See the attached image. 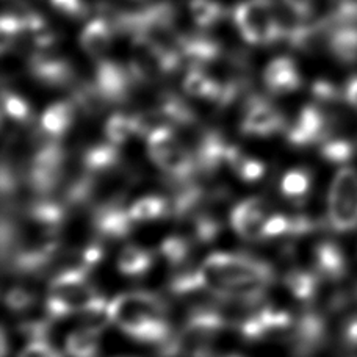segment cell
Instances as JSON below:
<instances>
[{
    "label": "cell",
    "instance_id": "obj_46",
    "mask_svg": "<svg viewBox=\"0 0 357 357\" xmlns=\"http://www.w3.org/2000/svg\"><path fill=\"white\" fill-rule=\"evenodd\" d=\"M342 340L348 351L357 349V314L349 317L342 328Z\"/></svg>",
    "mask_w": 357,
    "mask_h": 357
},
{
    "label": "cell",
    "instance_id": "obj_48",
    "mask_svg": "<svg viewBox=\"0 0 357 357\" xmlns=\"http://www.w3.org/2000/svg\"><path fill=\"white\" fill-rule=\"evenodd\" d=\"M345 96L349 104L357 108V75L353 79L348 80L347 88H345Z\"/></svg>",
    "mask_w": 357,
    "mask_h": 357
},
{
    "label": "cell",
    "instance_id": "obj_15",
    "mask_svg": "<svg viewBox=\"0 0 357 357\" xmlns=\"http://www.w3.org/2000/svg\"><path fill=\"white\" fill-rule=\"evenodd\" d=\"M293 326V318L285 310L274 309L271 305H266L254 314L248 315L240 323V334L243 339L251 342L264 340L265 337L271 335L279 331H287Z\"/></svg>",
    "mask_w": 357,
    "mask_h": 357
},
{
    "label": "cell",
    "instance_id": "obj_28",
    "mask_svg": "<svg viewBox=\"0 0 357 357\" xmlns=\"http://www.w3.org/2000/svg\"><path fill=\"white\" fill-rule=\"evenodd\" d=\"M100 331L84 328L74 331L66 339V353L71 357H98Z\"/></svg>",
    "mask_w": 357,
    "mask_h": 357
},
{
    "label": "cell",
    "instance_id": "obj_26",
    "mask_svg": "<svg viewBox=\"0 0 357 357\" xmlns=\"http://www.w3.org/2000/svg\"><path fill=\"white\" fill-rule=\"evenodd\" d=\"M152 264H154V257L148 250L129 245L119 254L118 270L127 278H142L151 270Z\"/></svg>",
    "mask_w": 357,
    "mask_h": 357
},
{
    "label": "cell",
    "instance_id": "obj_17",
    "mask_svg": "<svg viewBox=\"0 0 357 357\" xmlns=\"http://www.w3.org/2000/svg\"><path fill=\"white\" fill-rule=\"evenodd\" d=\"M315 273L326 280H340L347 276L348 264L342 248L331 240L320 241L314 251Z\"/></svg>",
    "mask_w": 357,
    "mask_h": 357
},
{
    "label": "cell",
    "instance_id": "obj_49",
    "mask_svg": "<svg viewBox=\"0 0 357 357\" xmlns=\"http://www.w3.org/2000/svg\"><path fill=\"white\" fill-rule=\"evenodd\" d=\"M8 354V337H6V331L3 329L2 334V357H6Z\"/></svg>",
    "mask_w": 357,
    "mask_h": 357
},
{
    "label": "cell",
    "instance_id": "obj_1",
    "mask_svg": "<svg viewBox=\"0 0 357 357\" xmlns=\"http://www.w3.org/2000/svg\"><path fill=\"white\" fill-rule=\"evenodd\" d=\"M199 270L207 290L222 301L245 305L262 303L266 289L276 279L270 264L246 252H215Z\"/></svg>",
    "mask_w": 357,
    "mask_h": 357
},
{
    "label": "cell",
    "instance_id": "obj_8",
    "mask_svg": "<svg viewBox=\"0 0 357 357\" xmlns=\"http://www.w3.org/2000/svg\"><path fill=\"white\" fill-rule=\"evenodd\" d=\"M94 85L107 105L124 104L138 84L130 69L116 61L100 60L96 66Z\"/></svg>",
    "mask_w": 357,
    "mask_h": 357
},
{
    "label": "cell",
    "instance_id": "obj_39",
    "mask_svg": "<svg viewBox=\"0 0 357 357\" xmlns=\"http://www.w3.org/2000/svg\"><path fill=\"white\" fill-rule=\"evenodd\" d=\"M293 237V216L271 215L268 216L264 227V238H280Z\"/></svg>",
    "mask_w": 357,
    "mask_h": 357
},
{
    "label": "cell",
    "instance_id": "obj_22",
    "mask_svg": "<svg viewBox=\"0 0 357 357\" xmlns=\"http://www.w3.org/2000/svg\"><path fill=\"white\" fill-rule=\"evenodd\" d=\"M121 160L119 146L113 143H99L88 148L82 155V167L89 174L100 176L116 168Z\"/></svg>",
    "mask_w": 357,
    "mask_h": 357
},
{
    "label": "cell",
    "instance_id": "obj_2",
    "mask_svg": "<svg viewBox=\"0 0 357 357\" xmlns=\"http://www.w3.org/2000/svg\"><path fill=\"white\" fill-rule=\"evenodd\" d=\"M108 317L137 342L163 345L173 337L167 321V304L151 291L137 290L112 299L108 303Z\"/></svg>",
    "mask_w": 357,
    "mask_h": 357
},
{
    "label": "cell",
    "instance_id": "obj_21",
    "mask_svg": "<svg viewBox=\"0 0 357 357\" xmlns=\"http://www.w3.org/2000/svg\"><path fill=\"white\" fill-rule=\"evenodd\" d=\"M329 47L343 63L357 61V25L356 22H340L328 27Z\"/></svg>",
    "mask_w": 357,
    "mask_h": 357
},
{
    "label": "cell",
    "instance_id": "obj_5",
    "mask_svg": "<svg viewBox=\"0 0 357 357\" xmlns=\"http://www.w3.org/2000/svg\"><path fill=\"white\" fill-rule=\"evenodd\" d=\"M66 152L60 139L44 135L38 139L36 148L25 167V182L38 197H49L60 187L65 174Z\"/></svg>",
    "mask_w": 357,
    "mask_h": 357
},
{
    "label": "cell",
    "instance_id": "obj_36",
    "mask_svg": "<svg viewBox=\"0 0 357 357\" xmlns=\"http://www.w3.org/2000/svg\"><path fill=\"white\" fill-rule=\"evenodd\" d=\"M197 290H207L199 268L193 271H183L169 280V291L174 295H188Z\"/></svg>",
    "mask_w": 357,
    "mask_h": 357
},
{
    "label": "cell",
    "instance_id": "obj_11",
    "mask_svg": "<svg viewBox=\"0 0 357 357\" xmlns=\"http://www.w3.org/2000/svg\"><path fill=\"white\" fill-rule=\"evenodd\" d=\"M238 146L226 142V138L216 130H206L201 133L196 143V149L193 152L197 174L210 176L221 169L222 167H229L232 154Z\"/></svg>",
    "mask_w": 357,
    "mask_h": 357
},
{
    "label": "cell",
    "instance_id": "obj_31",
    "mask_svg": "<svg viewBox=\"0 0 357 357\" xmlns=\"http://www.w3.org/2000/svg\"><path fill=\"white\" fill-rule=\"evenodd\" d=\"M133 135H138L133 114L132 116H127V114L123 113L112 114L105 123L107 142L113 143L114 146H123Z\"/></svg>",
    "mask_w": 357,
    "mask_h": 357
},
{
    "label": "cell",
    "instance_id": "obj_18",
    "mask_svg": "<svg viewBox=\"0 0 357 357\" xmlns=\"http://www.w3.org/2000/svg\"><path fill=\"white\" fill-rule=\"evenodd\" d=\"M265 86L273 94H287L301 86L303 80L295 61L289 56H280L266 66L264 74Z\"/></svg>",
    "mask_w": 357,
    "mask_h": 357
},
{
    "label": "cell",
    "instance_id": "obj_9",
    "mask_svg": "<svg viewBox=\"0 0 357 357\" xmlns=\"http://www.w3.org/2000/svg\"><path fill=\"white\" fill-rule=\"evenodd\" d=\"M241 133L248 137H271L287 130L284 114L262 96H252L246 102V110L241 121Z\"/></svg>",
    "mask_w": 357,
    "mask_h": 357
},
{
    "label": "cell",
    "instance_id": "obj_37",
    "mask_svg": "<svg viewBox=\"0 0 357 357\" xmlns=\"http://www.w3.org/2000/svg\"><path fill=\"white\" fill-rule=\"evenodd\" d=\"M221 231L220 221L213 215L208 213H196L193 221V234L195 240L199 243H210L213 241Z\"/></svg>",
    "mask_w": 357,
    "mask_h": 357
},
{
    "label": "cell",
    "instance_id": "obj_29",
    "mask_svg": "<svg viewBox=\"0 0 357 357\" xmlns=\"http://www.w3.org/2000/svg\"><path fill=\"white\" fill-rule=\"evenodd\" d=\"M169 213V202L162 196H144L132 204L129 215L133 222H144L163 218Z\"/></svg>",
    "mask_w": 357,
    "mask_h": 357
},
{
    "label": "cell",
    "instance_id": "obj_42",
    "mask_svg": "<svg viewBox=\"0 0 357 357\" xmlns=\"http://www.w3.org/2000/svg\"><path fill=\"white\" fill-rule=\"evenodd\" d=\"M104 259V248H102L100 241H93L89 243L79 256V264L75 266L82 268L85 271H91L96 265L100 264V260Z\"/></svg>",
    "mask_w": 357,
    "mask_h": 357
},
{
    "label": "cell",
    "instance_id": "obj_12",
    "mask_svg": "<svg viewBox=\"0 0 357 357\" xmlns=\"http://www.w3.org/2000/svg\"><path fill=\"white\" fill-rule=\"evenodd\" d=\"M328 339V324L324 315L309 310L299 317L291 328V349L298 357H309L321 349Z\"/></svg>",
    "mask_w": 357,
    "mask_h": 357
},
{
    "label": "cell",
    "instance_id": "obj_14",
    "mask_svg": "<svg viewBox=\"0 0 357 357\" xmlns=\"http://www.w3.org/2000/svg\"><path fill=\"white\" fill-rule=\"evenodd\" d=\"M30 73L40 84L50 88H66L75 85V73L68 61L52 54V49H38L31 55Z\"/></svg>",
    "mask_w": 357,
    "mask_h": 357
},
{
    "label": "cell",
    "instance_id": "obj_16",
    "mask_svg": "<svg viewBox=\"0 0 357 357\" xmlns=\"http://www.w3.org/2000/svg\"><path fill=\"white\" fill-rule=\"evenodd\" d=\"M268 220V206L260 197H250L238 202L231 212V225L240 237L264 240V227Z\"/></svg>",
    "mask_w": 357,
    "mask_h": 357
},
{
    "label": "cell",
    "instance_id": "obj_50",
    "mask_svg": "<svg viewBox=\"0 0 357 357\" xmlns=\"http://www.w3.org/2000/svg\"><path fill=\"white\" fill-rule=\"evenodd\" d=\"M259 2H262V3L268 5V6H273L274 3H276V0H259Z\"/></svg>",
    "mask_w": 357,
    "mask_h": 357
},
{
    "label": "cell",
    "instance_id": "obj_45",
    "mask_svg": "<svg viewBox=\"0 0 357 357\" xmlns=\"http://www.w3.org/2000/svg\"><path fill=\"white\" fill-rule=\"evenodd\" d=\"M54 8L71 17H80L86 15V5L84 0H50Z\"/></svg>",
    "mask_w": 357,
    "mask_h": 357
},
{
    "label": "cell",
    "instance_id": "obj_4",
    "mask_svg": "<svg viewBox=\"0 0 357 357\" xmlns=\"http://www.w3.org/2000/svg\"><path fill=\"white\" fill-rule=\"evenodd\" d=\"M151 160L176 185L191 182L197 174L195 155L185 148L169 124L157 127L148 135Z\"/></svg>",
    "mask_w": 357,
    "mask_h": 357
},
{
    "label": "cell",
    "instance_id": "obj_44",
    "mask_svg": "<svg viewBox=\"0 0 357 357\" xmlns=\"http://www.w3.org/2000/svg\"><path fill=\"white\" fill-rule=\"evenodd\" d=\"M19 357H63V354L59 349L50 347L46 340H36L25 347Z\"/></svg>",
    "mask_w": 357,
    "mask_h": 357
},
{
    "label": "cell",
    "instance_id": "obj_3",
    "mask_svg": "<svg viewBox=\"0 0 357 357\" xmlns=\"http://www.w3.org/2000/svg\"><path fill=\"white\" fill-rule=\"evenodd\" d=\"M88 271L79 266L63 270L50 280L46 299V315L50 320H61L74 314H82L89 303L99 295L89 284Z\"/></svg>",
    "mask_w": 357,
    "mask_h": 357
},
{
    "label": "cell",
    "instance_id": "obj_43",
    "mask_svg": "<svg viewBox=\"0 0 357 357\" xmlns=\"http://www.w3.org/2000/svg\"><path fill=\"white\" fill-rule=\"evenodd\" d=\"M312 93H314L315 100L320 102V104H335V102L340 100L339 88L326 80H318L312 86Z\"/></svg>",
    "mask_w": 357,
    "mask_h": 357
},
{
    "label": "cell",
    "instance_id": "obj_34",
    "mask_svg": "<svg viewBox=\"0 0 357 357\" xmlns=\"http://www.w3.org/2000/svg\"><path fill=\"white\" fill-rule=\"evenodd\" d=\"M2 108L3 116L16 121L19 124H27L31 119V110L27 100H24L21 96L3 89L2 93Z\"/></svg>",
    "mask_w": 357,
    "mask_h": 357
},
{
    "label": "cell",
    "instance_id": "obj_13",
    "mask_svg": "<svg viewBox=\"0 0 357 357\" xmlns=\"http://www.w3.org/2000/svg\"><path fill=\"white\" fill-rule=\"evenodd\" d=\"M91 225L98 238L123 240L132 232L133 220L129 210H126L121 199L96 204L91 215Z\"/></svg>",
    "mask_w": 357,
    "mask_h": 357
},
{
    "label": "cell",
    "instance_id": "obj_19",
    "mask_svg": "<svg viewBox=\"0 0 357 357\" xmlns=\"http://www.w3.org/2000/svg\"><path fill=\"white\" fill-rule=\"evenodd\" d=\"M77 105L74 100H60L46 108L41 114V132L54 139H61L71 129Z\"/></svg>",
    "mask_w": 357,
    "mask_h": 357
},
{
    "label": "cell",
    "instance_id": "obj_27",
    "mask_svg": "<svg viewBox=\"0 0 357 357\" xmlns=\"http://www.w3.org/2000/svg\"><path fill=\"white\" fill-rule=\"evenodd\" d=\"M318 276L317 273L312 271H304V270H291L285 274L284 284L290 293L299 301L310 303L318 291Z\"/></svg>",
    "mask_w": 357,
    "mask_h": 357
},
{
    "label": "cell",
    "instance_id": "obj_32",
    "mask_svg": "<svg viewBox=\"0 0 357 357\" xmlns=\"http://www.w3.org/2000/svg\"><path fill=\"white\" fill-rule=\"evenodd\" d=\"M310 190V174L309 171L303 168L291 169L282 177L280 182V193H282L287 199L301 202L305 196H307Z\"/></svg>",
    "mask_w": 357,
    "mask_h": 357
},
{
    "label": "cell",
    "instance_id": "obj_41",
    "mask_svg": "<svg viewBox=\"0 0 357 357\" xmlns=\"http://www.w3.org/2000/svg\"><path fill=\"white\" fill-rule=\"evenodd\" d=\"M50 329H52V320H30L19 324V331L25 335V339L31 342L46 340Z\"/></svg>",
    "mask_w": 357,
    "mask_h": 357
},
{
    "label": "cell",
    "instance_id": "obj_30",
    "mask_svg": "<svg viewBox=\"0 0 357 357\" xmlns=\"http://www.w3.org/2000/svg\"><path fill=\"white\" fill-rule=\"evenodd\" d=\"M356 144L351 139L329 137L320 143V155L331 165H347L356 155Z\"/></svg>",
    "mask_w": 357,
    "mask_h": 357
},
{
    "label": "cell",
    "instance_id": "obj_10",
    "mask_svg": "<svg viewBox=\"0 0 357 357\" xmlns=\"http://www.w3.org/2000/svg\"><path fill=\"white\" fill-rule=\"evenodd\" d=\"M287 139L291 146L305 148L314 143H323L331 135V123L318 105H305L295 124L287 127Z\"/></svg>",
    "mask_w": 357,
    "mask_h": 357
},
{
    "label": "cell",
    "instance_id": "obj_35",
    "mask_svg": "<svg viewBox=\"0 0 357 357\" xmlns=\"http://www.w3.org/2000/svg\"><path fill=\"white\" fill-rule=\"evenodd\" d=\"M190 251H191L190 240L183 237H177V235L165 238V241L160 245V254L167 259V262L171 266H181L187 262Z\"/></svg>",
    "mask_w": 357,
    "mask_h": 357
},
{
    "label": "cell",
    "instance_id": "obj_20",
    "mask_svg": "<svg viewBox=\"0 0 357 357\" xmlns=\"http://www.w3.org/2000/svg\"><path fill=\"white\" fill-rule=\"evenodd\" d=\"M182 59L191 69H201L213 63L221 55L220 44L206 36H181Z\"/></svg>",
    "mask_w": 357,
    "mask_h": 357
},
{
    "label": "cell",
    "instance_id": "obj_7",
    "mask_svg": "<svg viewBox=\"0 0 357 357\" xmlns=\"http://www.w3.org/2000/svg\"><path fill=\"white\" fill-rule=\"evenodd\" d=\"M241 36L251 44H271L282 38L271 6L259 0L241 2L234 11Z\"/></svg>",
    "mask_w": 357,
    "mask_h": 357
},
{
    "label": "cell",
    "instance_id": "obj_51",
    "mask_svg": "<svg viewBox=\"0 0 357 357\" xmlns=\"http://www.w3.org/2000/svg\"><path fill=\"white\" fill-rule=\"evenodd\" d=\"M226 357H241V356H237V354H231V356H226Z\"/></svg>",
    "mask_w": 357,
    "mask_h": 357
},
{
    "label": "cell",
    "instance_id": "obj_33",
    "mask_svg": "<svg viewBox=\"0 0 357 357\" xmlns=\"http://www.w3.org/2000/svg\"><path fill=\"white\" fill-rule=\"evenodd\" d=\"M190 11L195 22L202 29L221 21L226 13L225 8L215 0H191Z\"/></svg>",
    "mask_w": 357,
    "mask_h": 357
},
{
    "label": "cell",
    "instance_id": "obj_40",
    "mask_svg": "<svg viewBox=\"0 0 357 357\" xmlns=\"http://www.w3.org/2000/svg\"><path fill=\"white\" fill-rule=\"evenodd\" d=\"M36 303V295L33 291L22 287H15L5 295V304L11 312H25Z\"/></svg>",
    "mask_w": 357,
    "mask_h": 357
},
{
    "label": "cell",
    "instance_id": "obj_24",
    "mask_svg": "<svg viewBox=\"0 0 357 357\" xmlns=\"http://www.w3.org/2000/svg\"><path fill=\"white\" fill-rule=\"evenodd\" d=\"M183 89L193 98H202L216 104H221L222 94H225V85L218 80L210 79L201 69H190L183 79Z\"/></svg>",
    "mask_w": 357,
    "mask_h": 357
},
{
    "label": "cell",
    "instance_id": "obj_47",
    "mask_svg": "<svg viewBox=\"0 0 357 357\" xmlns=\"http://www.w3.org/2000/svg\"><path fill=\"white\" fill-rule=\"evenodd\" d=\"M282 2L307 19L312 16V13H314V0H282Z\"/></svg>",
    "mask_w": 357,
    "mask_h": 357
},
{
    "label": "cell",
    "instance_id": "obj_23",
    "mask_svg": "<svg viewBox=\"0 0 357 357\" xmlns=\"http://www.w3.org/2000/svg\"><path fill=\"white\" fill-rule=\"evenodd\" d=\"M114 29L104 17H96L82 31L80 43L89 55L102 56L110 46Z\"/></svg>",
    "mask_w": 357,
    "mask_h": 357
},
{
    "label": "cell",
    "instance_id": "obj_6",
    "mask_svg": "<svg viewBox=\"0 0 357 357\" xmlns=\"http://www.w3.org/2000/svg\"><path fill=\"white\" fill-rule=\"evenodd\" d=\"M328 222L345 234L357 229V171L345 167L335 174L328 197Z\"/></svg>",
    "mask_w": 357,
    "mask_h": 357
},
{
    "label": "cell",
    "instance_id": "obj_38",
    "mask_svg": "<svg viewBox=\"0 0 357 357\" xmlns=\"http://www.w3.org/2000/svg\"><path fill=\"white\" fill-rule=\"evenodd\" d=\"M231 168L245 182H257L265 174V163L256 160V158L246 157L243 152L237 157V160L232 163Z\"/></svg>",
    "mask_w": 357,
    "mask_h": 357
},
{
    "label": "cell",
    "instance_id": "obj_25",
    "mask_svg": "<svg viewBox=\"0 0 357 357\" xmlns=\"http://www.w3.org/2000/svg\"><path fill=\"white\" fill-rule=\"evenodd\" d=\"M155 110L169 124L187 127L196 123V113L191 110L187 102L173 93H163L158 99Z\"/></svg>",
    "mask_w": 357,
    "mask_h": 357
}]
</instances>
